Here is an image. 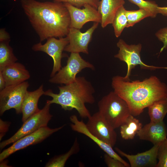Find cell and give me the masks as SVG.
Segmentation results:
<instances>
[{
	"instance_id": "6da1fadb",
	"label": "cell",
	"mask_w": 167,
	"mask_h": 167,
	"mask_svg": "<svg viewBox=\"0 0 167 167\" xmlns=\"http://www.w3.org/2000/svg\"><path fill=\"white\" fill-rule=\"evenodd\" d=\"M24 12L41 42L52 37L67 35L71 18L64 3L21 0Z\"/></svg>"
},
{
	"instance_id": "7a4b0ae2",
	"label": "cell",
	"mask_w": 167,
	"mask_h": 167,
	"mask_svg": "<svg viewBox=\"0 0 167 167\" xmlns=\"http://www.w3.org/2000/svg\"><path fill=\"white\" fill-rule=\"evenodd\" d=\"M114 92L128 105L131 115H140L157 100L167 97V85L155 76L142 81H131L116 75L112 78Z\"/></svg>"
},
{
	"instance_id": "3957f363",
	"label": "cell",
	"mask_w": 167,
	"mask_h": 167,
	"mask_svg": "<svg viewBox=\"0 0 167 167\" xmlns=\"http://www.w3.org/2000/svg\"><path fill=\"white\" fill-rule=\"evenodd\" d=\"M59 92L54 93L51 89L45 91L44 95L52 97L46 102L60 105L65 110L75 109L82 118H88L91 115L85 104H93L95 101L94 88L91 83L83 76L77 77L69 84L58 86Z\"/></svg>"
},
{
	"instance_id": "277c9868",
	"label": "cell",
	"mask_w": 167,
	"mask_h": 167,
	"mask_svg": "<svg viewBox=\"0 0 167 167\" xmlns=\"http://www.w3.org/2000/svg\"><path fill=\"white\" fill-rule=\"evenodd\" d=\"M99 112L114 129L131 114L126 101L114 91L103 96L98 103Z\"/></svg>"
},
{
	"instance_id": "5b68a950",
	"label": "cell",
	"mask_w": 167,
	"mask_h": 167,
	"mask_svg": "<svg viewBox=\"0 0 167 167\" xmlns=\"http://www.w3.org/2000/svg\"><path fill=\"white\" fill-rule=\"evenodd\" d=\"M117 45L119 48V50L118 53L114 57L126 64L127 73L126 75L123 77L126 79H130L132 69L137 65H139L141 68L143 69L154 70L160 69H167V67L150 66L144 63L141 58L140 53L142 46L140 43L129 45L123 40L120 39L117 43Z\"/></svg>"
},
{
	"instance_id": "8992f818",
	"label": "cell",
	"mask_w": 167,
	"mask_h": 167,
	"mask_svg": "<svg viewBox=\"0 0 167 167\" xmlns=\"http://www.w3.org/2000/svg\"><path fill=\"white\" fill-rule=\"evenodd\" d=\"M50 104L46 102L44 107L24 122L21 128L12 136L0 143L1 149L6 146L13 143L18 139L47 126L52 115L50 113Z\"/></svg>"
},
{
	"instance_id": "52a82bcc",
	"label": "cell",
	"mask_w": 167,
	"mask_h": 167,
	"mask_svg": "<svg viewBox=\"0 0 167 167\" xmlns=\"http://www.w3.org/2000/svg\"><path fill=\"white\" fill-rule=\"evenodd\" d=\"M86 68L95 69L93 65L83 59L79 53H71L66 65L51 77L49 82L57 84H69L75 81L77 74Z\"/></svg>"
},
{
	"instance_id": "ba28073f",
	"label": "cell",
	"mask_w": 167,
	"mask_h": 167,
	"mask_svg": "<svg viewBox=\"0 0 167 167\" xmlns=\"http://www.w3.org/2000/svg\"><path fill=\"white\" fill-rule=\"evenodd\" d=\"M29 84L25 81L19 84L6 86L0 91V114L15 109L17 114L21 113L22 103Z\"/></svg>"
},
{
	"instance_id": "9c48e42d",
	"label": "cell",
	"mask_w": 167,
	"mask_h": 167,
	"mask_svg": "<svg viewBox=\"0 0 167 167\" xmlns=\"http://www.w3.org/2000/svg\"><path fill=\"white\" fill-rule=\"evenodd\" d=\"M69 42L67 36L58 39L52 37L47 39L46 43L43 44L40 42L32 46V49L33 51L45 52L52 58L54 63L50 77L54 76L62 67V52Z\"/></svg>"
},
{
	"instance_id": "30bf717a",
	"label": "cell",
	"mask_w": 167,
	"mask_h": 167,
	"mask_svg": "<svg viewBox=\"0 0 167 167\" xmlns=\"http://www.w3.org/2000/svg\"><path fill=\"white\" fill-rule=\"evenodd\" d=\"M86 124L89 131L100 140L113 147L117 139L116 133L99 112L88 118Z\"/></svg>"
},
{
	"instance_id": "8fae6325",
	"label": "cell",
	"mask_w": 167,
	"mask_h": 167,
	"mask_svg": "<svg viewBox=\"0 0 167 167\" xmlns=\"http://www.w3.org/2000/svg\"><path fill=\"white\" fill-rule=\"evenodd\" d=\"M64 126V125H63L53 129L50 128L47 126L43 127L33 133L22 137L0 153V162L18 150L41 142L54 132L62 129Z\"/></svg>"
},
{
	"instance_id": "7c38bea8",
	"label": "cell",
	"mask_w": 167,
	"mask_h": 167,
	"mask_svg": "<svg viewBox=\"0 0 167 167\" xmlns=\"http://www.w3.org/2000/svg\"><path fill=\"white\" fill-rule=\"evenodd\" d=\"M99 24L94 22L92 26L84 32H81L79 29L70 28L66 36L69 42L64 51L71 53H82L88 54V45L92 40L93 33L97 28Z\"/></svg>"
},
{
	"instance_id": "4fadbf2b",
	"label": "cell",
	"mask_w": 167,
	"mask_h": 167,
	"mask_svg": "<svg viewBox=\"0 0 167 167\" xmlns=\"http://www.w3.org/2000/svg\"><path fill=\"white\" fill-rule=\"evenodd\" d=\"M69 12L71 18L70 28L80 29L87 23L94 22L101 23V16L98 10L89 4L84 8L76 7L68 3H64Z\"/></svg>"
},
{
	"instance_id": "5bb4252c",
	"label": "cell",
	"mask_w": 167,
	"mask_h": 167,
	"mask_svg": "<svg viewBox=\"0 0 167 167\" xmlns=\"http://www.w3.org/2000/svg\"><path fill=\"white\" fill-rule=\"evenodd\" d=\"M161 143L154 145L148 150L134 155L126 153L118 148H115V150L128 160L131 167H156L158 150Z\"/></svg>"
},
{
	"instance_id": "9a60e30c",
	"label": "cell",
	"mask_w": 167,
	"mask_h": 167,
	"mask_svg": "<svg viewBox=\"0 0 167 167\" xmlns=\"http://www.w3.org/2000/svg\"><path fill=\"white\" fill-rule=\"evenodd\" d=\"M70 119L72 122L71 127L73 131L83 134L89 138L106 153L122 162L126 167L130 166L129 163L123 159L114 151L112 147L93 135L88 129L86 124L82 120H79L76 115H71Z\"/></svg>"
},
{
	"instance_id": "2e32d148",
	"label": "cell",
	"mask_w": 167,
	"mask_h": 167,
	"mask_svg": "<svg viewBox=\"0 0 167 167\" xmlns=\"http://www.w3.org/2000/svg\"><path fill=\"white\" fill-rule=\"evenodd\" d=\"M137 135L140 139L150 141L155 145L167 138V128L163 121H150L142 127Z\"/></svg>"
},
{
	"instance_id": "e0dca14e",
	"label": "cell",
	"mask_w": 167,
	"mask_h": 167,
	"mask_svg": "<svg viewBox=\"0 0 167 167\" xmlns=\"http://www.w3.org/2000/svg\"><path fill=\"white\" fill-rule=\"evenodd\" d=\"M1 71L5 80L6 87L22 83L30 76L24 66L16 62L6 66Z\"/></svg>"
},
{
	"instance_id": "ac0fdd59",
	"label": "cell",
	"mask_w": 167,
	"mask_h": 167,
	"mask_svg": "<svg viewBox=\"0 0 167 167\" xmlns=\"http://www.w3.org/2000/svg\"><path fill=\"white\" fill-rule=\"evenodd\" d=\"M44 93L43 84L34 91H27L25 95L21 107V113H22V120L23 122H24L40 110L38 107V102L40 98L44 95Z\"/></svg>"
},
{
	"instance_id": "d6986e66",
	"label": "cell",
	"mask_w": 167,
	"mask_h": 167,
	"mask_svg": "<svg viewBox=\"0 0 167 167\" xmlns=\"http://www.w3.org/2000/svg\"><path fill=\"white\" fill-rule=\"evenodd\" d=\"M125 3L124 0H101L100 1L97 10L101 15V24L102 28L112 24L117 11Z\"/></svg>"
},
{
	"instance_id": "ffe728a7",
	"label": "cell",
	"mask_w": 167,
	"mask_h": 167,
	"mask_svg": "<svg viewBox=\"0 0 167 167\" xmlns=\"http://www.w3.org/2000/svg\"><path fill=\"white\" fill-rule=\"evenodd\" d=\"M142 127L139 120L131 114L120 127L121 136L125 140L133 139Z\"/></svg>"
},
{
	"instance_id": "44dd1931",
	"label": "cell",
	"mask_w": 167,
	"mask_h": 167,
	"mask_svg": "<svg viewBox=\"0 0 167 167\" xmlns=\"http://www.w3.org/2000/svg\"><path fill=\"white\" fill-rule=\"evenodd\" d=\"M148 108L150 121H163L167 113V97L155 101Z\"/></svg>"
},
{
	"instance_id": "7402d4cb",
	"label": "cell",
	"mask_w": 167,
	"mask_h": 167,
	"mask_svg": "<svg viewBox=\"0 0 167 167\" xmlns=\"http://www.w3.org/2000/svg\"><path fill=\"white\" fill-rule=\"evenodd\" d=\"M10 41L0 42V71L18 60L13 53L12 48L9 45Z\"/></svg>"
},
{
	"instance_id": "603a6c76",
	"label": "cell",
	"mask_w": 167,
	"mask_h": 167,
	"mask_svg": "<svg viewBox=\"0 0 167 167\" xmlns=\"http://www.w3.org/2000/svg\"><path fill=\"white\" fill-rule=\"evenodd\" d=\"M79 150V144L77 139L70 149L66 153L56 156L51 159L46 164L48 167H63L69 158L74 154L77 153Z\"/></svg>"
},
{
	"instance_id": "cb8c5ba5",
	"label": "cell",
	"mask_w": 167,
	"mask_h": 167,
	"mask_svg": "<svg viewBox=\"0 0 167 167\" xmlns=\"http://www.w3.org/2000/svg\"><path fill=\"white\" fill-rule=\"evenodd\" d=\"M126 10L124 6L120 7L116 12L112 23L116 37L120 36L124 28L127 27V19Z\"/></svg>"
},
{
	"instance_id": "d4e9b609",
	"label": "cell",
	"mask_w": 167,
	"mask_h": 167,
	"mask_svg": "<svg viewBox=\"0 0 167 167\" xmlns=\"http://www.w3.org/2000/svg\"><path fill=\"white\" fill-rule=\"evenodd\" d=\"M126 13L127 19L126 28L132 27L145 18L151 17L149 12L142 8L137 10H126Z\"/></svg>"
},
{
	"instance_id": "484cf974",
	"label": "cell",
	"mask_w": 167,
	"mask_h": 167,
	"mask_svg": "<svg viewBox=\"0 0 167 167\" xmlns=\"http://www.w3.org/2000/svg\"><path fill=\"white\" fill-rule=\"evenodd\" d=\"M136 5L139 8L144 9L149 12L152 18H155L158 14L157 8L158 6L156 2L149 0H128Z\"/></svg>"
},
{
	"instance_id": "4316f807",
	"label": "cell",
	"mask_w": 167,
	"mask_h": 167,
	"mask_svg": "<svg viewBox=\"0 0 167 167\" xmlns=\"http://www.w3.org/2000/svg\"><path fill=\"white\" fill-rule=\"evenodd\" d=\"M156 167H167V138L162 141L159 148Z\"/></svg>"
},
{
	"instance_id": "83f0119b",
	"label": "cell",
	"mask_w": 167,
	"mask_h": 167,
	"mask_svg": "<svg viewBox=\"0 0 167 167\" xmlns=\"http://www.w3.org/2000/svg\"><path fill=\"white\" fill-rule=\"evenodd\" d=\"M54 2L68 3L78 8H80L85 4H89L97 9L100 0H54Z\"/></svg>"
},
{
	"instance_id": "f1b7e54d",
	"label": "cell",
	"mask_w": 167,
	"mask_h": 167,
	"mask_svg": "<svg viewBox=\"0 0 167 167\" xmlns=\"http://www.w3.org/2000/svg\"><path fill=\"white\" fill-rule=\"evenodd\" d=\"M155 35L158 39L163 44L160 51L161 53L164 49H167V26L159 29L156 33Z\"/></svg>"
},
{
	"instance_id": "f546056e",
	"label": "cell",
	"mask_w": 167,
	"mask_h": 167,
	"mask_svg": "<svg viewBox=\"0 0 167 167\" xmlns=\"http://www.w3.org/2000/svg\"><path fill=\"white\" fill-rule=\"evenodd\" d=\"M104 159L109 167H126L122 162L106 153L104 155Z\"/></svg>"
},
{
	"instance_id": "4dcf8cb0",
	"label": "cell",
	"mask_w": 167,
	"mask_h": 167,
	"mask_svg": "<svg viewBox=\"0 0 167 167\" xmlns=\"http://www.w3.org/2000/svg\"><path fill=\"white\" fill-rule=\"evenodd\" d=\"M10 124L0 119V140L8 131Z\"/></svg>"
},
{
	"instance_id": "1f68e13d",
	"label": "cell",
	"mask_w": 167,
	"mask_h": 167,
	"mask_svg": "<svg viewBox=\"0 0 167 167\" xmlns=\"http://www.w3.org/2000/svg\"><path fill=\"white\" fill-rule=\"evenodd\" d=\"M10 40V36L9 33L4 28L0 30V42Z\"/></svg>"
},
{
	"instance_id": "d6a6232c",
	"label": "cell",
	"mask_w": 167,
	"mask_h": 167,
	"mask_svg": "<svg viewBox=\"0 0 167 167\" xmlns=\"http://www.w3.org/2000/svg\"><path fill=\"white\" fill-rule=\"evenodd\" d=\"M157 10L158 14L160 13L164 16H167V7L158 6Z\"/></svg>"
},
{
	"instance_id": "836d02e7",
	"label": "cell",
	"mask_w": 167,
	"mask_h": 167,
	"mask_svg": "<svg viewBox=\"0 0 167 167\" xmlns=\"http://www.w3.org/2000/svg\"><path fill=\"white\" fill-rule=\"evenodd\" d=\"M6 87L5 80L1 71H0V91L4 89Z\"/></svg>"
}]
</instances>
